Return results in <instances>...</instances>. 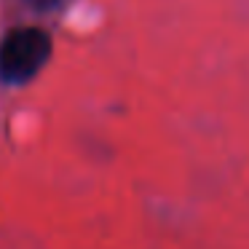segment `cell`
Instances as JSON below:
<instances>
[{
    "instance_id": "cell-1",
    "label": "cell",
    "mask_w": 249,
    "mask_h": 249,
    "mask_svg": "<svg viewBox=\"0 0 249 249\" xmlns=\"http://www.w3.org/2000/svg\"><path fill=\"white\" fill-rule=\"evenodd\" d=\"M51 35L40 27H14L0 38V81L22 86L33 81L51 59Z\"/></svg>"
},
{
    "instance_id": "cell-2",
    "label": "cell",
    "mask_w": 249,
    "mask_h": 249,
    "mask_svg": "<svg viewBox=\"0 0 249 249\" xmlns=\"http://www.w3.org/2000/svg\"><path fill=\"white\" fill-rule=\"evenodd\" d=\"M30 3H33L35 8H40V11H49V8H51V6H56L59 0H30Z\"/></svg>"
}]
</instances>
